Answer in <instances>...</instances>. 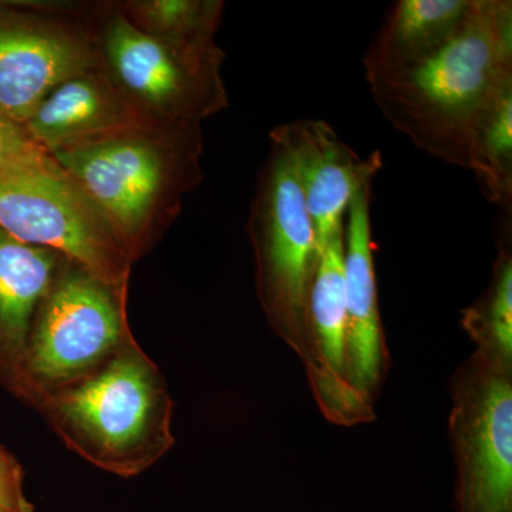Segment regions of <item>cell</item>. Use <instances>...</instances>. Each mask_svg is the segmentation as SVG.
<instances>
[{
    "label": "cell",
    "mask_w": 512,
    "mask_h": 512,
    "mask_svg": "<svg viewBox=\"0 0 512 512\" xmlns=\"http://www.w3.org/2000/svg\"><path fill=\"white\" fill-rule=\"evenodd\" d=\"M384 119L429 154L466 168L468 144L491 101L512 84V3L477 0L463 28L409 62L366 72Z\"/></svg>",
    "instance_id": "1"
},
{
    "label": "cell",
    "mask_w": 512,
    "mask_h": 512,
    "mask_svg": "<svg viewBox=\"0 0 512 512\" xmlns=\"http://www.w3.org/2000/svg\"><path fill=\"white\" fill-rule=\"evenodd\" d=\"M201 124H147L53 154L96 205L131 264L146 256L204 180Z\"/></svg>",
    "instance_id": "2"
},
{
    "label": "cell",
    "mask_w": 512,
    "mask_h": 512,
    "mask_svg": "<svg viewBox=\"0 0 512 512\" xmlns=\"http://www.w3.org/2000/svg\"><path fill=\"white\" fill-rule=\"evenodd\" d=\"M36 410L73 453L117 477L140 476L175 443L173 399L136 338Z\"/></svg>",
    "instance_id": "3"
},
{
    "label": "cell",
    "mask_w": 512,
    "mask_h": 512,
    "mask_svg": "<svg viewBox=\"0 0 512 512\" xmlns=\"http://www.w3.org/2000/svg\"><path fill=\"white\" fill-rule=\"evenodd\" d=\"M247 231L254 249L256 293L265 318L302 360L316 403L330 421L335 403L309 330L318 239L292 157L272 141L259 171Z\"/></svg>",
    "instance_id": "4"
},
{
    "label": "cell",
    "mask_w": 512,
    "mask_h": 512,
    "mask_svg": "<svg viewBox=\"0 0 512 512\" xmlns=\"http://www.w3.org/2000/svg\"><path fill=\"white\" fill-rule=\"evenodd\" d=\"M97 63L113 86L154 123L201 124L229 106L224 50L165 45L128 22L117 0L94 2Z\"/></svg>",
    "instance_id": "5"
},
{
    "label": "cell",
    "mask_w": 512,
    "mask_h": 512,
    "mask_svg": "<svg viewBox=\"0 0 512 512\" xmlns=\"http://www.w3.org/2000/svg\"><path fill=\"white\" fill-rule=\"evenodd\" d=\"M133 338L128 291L64 259L30 330L25 404L36 409L43 397L92 375Z\"/></svg>",
    "instance_id": "6"
},
{
    "label": "cell",
    "mask_w": 512,
    "mask_h": 512,
    "mask_svg": "<svg viewBox=\"0 0 512 512\" xmlns=\"http://www.w3.org/2000/svg\"><path fill=\"white\" fill-rule=\"evenodd\" d=\"M0 228L128 291L133 264L96 205L52 156L0 180Z\"/></svg>",
    "instance_id": "7"
},
{
    "label": "cell",
    "mask_w": 512,
    "mask_h": 512,
    "mask_svg": "<svg viewBox=\"0 0 512 512\" xmlns=\"http://www.w3.org/2000/svg\"><path fill=\"white\" fill-rule=\"evenodd\" d=\"M93 5L0 2V110L25 124L47 94L99 67Z\"/></svg>",
    "instance_id": "8"
},
{
    "label": "cell",
    "mask_w": 512,
    "mask_h": 512,
    "mask_svg": "<svg viewBox=\"0 0 512 512\" xmlns=\"http://www.w3.org/2000/svg\"><path fill=\"white\" fill-rule=\"evenodd\" d=\"M450 390L458 512H512V367L474 352Z\"/></svg>",
    "instance_id": "9"
},
{
    "label": "cell",
    "mask_w": 512,
    "mask_h": 512,
    "mask_svg": "<svg viewBox=\"0 0 512 512\" xmlns=\"http://www.w3.org/2000/svg\"><path fill=\"white\" fill-rule=\"evenodd\" d=\"M269 140L288 151L301 184L319 249L345 224L350 202L382 170L379 151L362 158L323 120H293L272 128Z\"/></svg>",
    "instance_id": "10"
},
{
    "label": "cell",
    "mask_w": 512,
    "mask_h": 512,
    "mask_svg": "<svg viewBox=\"0 0 512 512\" xmlns=\"http://www.w3.org/2000/svg\"><path fill=\"white\" fill-rule=\"evenodd\" d=\"M370 200L372 184L363 185L346 212L343 278L348 316L346 376L350 386L372 402L386 375L389 353L377 302Z\"/></svg>",
    "instance_id": "11"
},
{
    "label": "cell",
    "mask_w": 512,
    "mask_h": 512,
    "mask_svg": "<svg viewBox=\"0 0 512 512\" xmlns=\"http://www.w3.org/2000/svg\"><path fill=\"white\" fill-rule=\"evenodd\" d=\"M147 124L154 121L141 116L94 67L59 84L23 126L37 146L53 156Z\"/></svg>",
    "instance_id": "12"
},
{
    "label": "cell",
    "mask_w": 512,
    "mask_h": 512,
    "mask_svg": "<svg viewBox=\"0 0 512 512\" xmlns=\"http://www.w3.org/2000/svg\"><path fill=\"white\" fill-rule=\"evenodd\" d=\"M64 256L23 244L0 228V386L25 403L30 330Z\"/></svg>",
    "instance_id": "13"
},
{
    "label": "cell",
    "mask_w": 512,
    "mask_h": 512,
    "mask_svg": "<svg viewBox=\"0 0 512 512\" xmlns=\"http://www.w3.org/2000/svg\"><path fill=\"white\" fill-rule=\"evenodd\" d=\"M309 330L316 357L332 390L333 424L349 427L373 420L372 402L357 393L346 376L348 316L343 278V228L319 249L309 295Z\"/></svg>",
    "instance_id": "14"
},
{
    "label": "cell",
    "mask_w": 512,
    "mask_h": 512,
    "mask_svg": "<svg viewBox=\"0 0 512 512\" xmlns=\"http://www.w3.org/2000/svg\"><path fill=\"white\" fill-rule=\"evenodd\" d=\"M477 0H400L377 29L365 57V72L409 62L456 35Z\"/></svg>",
    "instance_id": "15"
},
{
    "label": "cell",
    "mask_w": 512,
    "mask_h": 512,
    "mask_svg": "<svg viewBox=\"0 0 512 512\" xmlns=\"http://www.w3.org/2000/svg\"><path fill=\"white\" fill-rule=\"evenodd\" d=\"M131 25L165 45L183 50L217 45L222 0H117Z\"/></svg>",
    "instance_id": "16"
},
{
    "label": "cell",
    "mask_w": 512,
    "mask_h": 512,
    "mask_svg": "<svg viewBox=\"0 0 512 512\" xmlns=\"http://www.w3.org/2000/svg\"><path fill=\"white\" fill-rule=\"evenodd\" d=\"M467 170L476 175L485 198L511 214L512 84L478 119L468 144Z\"/></svg>",
    "instance_id": "17"
},
{
    "label": "cell",
    "mask_w": 512,
    "mask_h": 512,
    "mask_svg": "<svg viewBox=\"0 0 512 512\" xmlns=\"http://www.w3.org/2000/svg\"><path fill=\"white\" fill-rule=\"evenodd\" d=\"M461 315V326L476 343V352L512 367L511 231L505 229L501 238L490 284Z\"/></svg>",
    "instance_id": "18"
},
{
    "label": "cell",
    "mask_w": 512,
    "mask_h": 512,
    "mask_svg": "<svg viewBox=\"0 0 512 512\" xmlns=\"http://www.w3.org/2000/svg\"><path fill=\"white\" fill-rule=\"evenodd\" d=\"M49 157L32 140L23 124L0 110V180L23 168L43 163Z\"/></svg>",
    "instance_id": "19"
},
{
    "label": "cell",
    "mask_w": 512,
    "mask_h": 512,
    "mask_svg": "<svg viewBox=\"0 0 512 512\" xmlns=\"http://www.w3.org/2000/svg\"><path fill=\"white\" fill-rule=\"evenodd\" d=\"M0 511L35 512L25 491V473L6 448L0 446Z\"/></svg>",
    "instance_id": "20"
},
{
    "label": "cell",
    "mask_w": 512,
    "mask_h": 512,
    "mask_svg": "<svg viewBox=\"0 0 512 512\" xmlns=\"http://www.w3.org/2000/svg\"><path fill=\"white\" fill-rule=\"evenodd\" d=\"M0 512H2V511H0Z\"/></svg>",
    "instance_id": "21"
}]
</instances>
